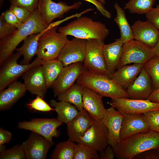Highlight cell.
<instances>
[{
  "instance_id": "35",
  "label": "cell",
  "mask_w": 159,
  "mask_h": 159,
  "mask_svg": "<svg viewBox=\"0 0 159 159\" xmlns=\"http://www.w3.org/2000/svg\"><path fill=\"white\" fill-rule=\"evenodd\" d=\"M26 157L21 145H16L12 148L0 151V159H24Z\"/></svg>"
},
{
  "instance_id": "12",
  "label": "cell",
  "mask_w": 159,
  "mask_h": 159,
  "mask_svg": "<svg viewBox=\"0 0 159 159\" xmlns=\"http://www.w3.org/2000/svg\"><path fill=\"white\" fill-rule=\"evenodd\" d=\"M108 134L107 127L101 120H95L84 136L80 138L79 143L100 152L109 145Z\"/></svg>"
},
{
  "instance_id": "15",
  "label": "cell",
  "mask_w": 159,
  "mask_h": 159,
  "mask_svg": "<svg viewBox=\"0 0 159 159\" xmlns=\"http://www.w3.org/2000/svg\"><path fill=\"white\" fill-rule=\"evenodd\" d=\"M87 41V40L74 37L66 43L58 58L64 67L76 62H84Z\"/></svg>"
},
{
  "instance_id": "20",
  "label": "cell",
  "mask_w": 159,
  "mask_h": 159,
  "mask_svg": "<svg viewBox=\"0 0 159 159\" xmlns=\"http://www.w3.org/2000/svg\"><path fill=\"white\" fill-rule=\"evenodd\" d=\"M124 115L120 132L121 140L136 134L150 130L143 114Z\"/></svg>"
},
{
  "instance_id": "24",
  "label": "cell",
  "mask_w": 159,
  "mask_h": 159,
  "mask_svg": "<svg viewBox=\"0 0 159 159\" xmlns=\"http://www.w3.org/2000/svg\"><path fill=\"white\" fill-rule=\"evenodd\" d=\"M27 88L24 84L16 80L11 82L6 89L0 91V110L11 108L25 94Z\"/></svg>"
},
{
  "instance_id": "5",
  "label": "cell",
  "mask_w": 159,
  "mask_h": 159,
  "mask_svg": "<svg viewBox=\"0 0 159 159\" xmlns=\"http://www.w3.org/2000/svg\"><path fill=\"white\" fill-rule=\"evenodd\" d=\"M57 26L55 24L49 25L39 39L36 55L43 60L58 58L64 45L69 40L67 36L56 32Z\"/></svg>"
},
{
  "instance_id": "8",
  "label": "cell",
  "mask_w": 159,
  "mask_h": 159,
  "mask_svg": "<svg viewBox=\"0 0 159 159\" xmlns=\"http://www.w3.org/2000/svg\"><path fill=\"white\" fill-rule=\"evenodd\" d=\"M154 56L152 48L132 40L123 44L122 54L117 69L132 63L144 64Z\"/></svg>"
},
{
  "instance_id": "31",
  "label": "cell",
  "mask_w": 159,
  "mask_h": 159,
  "mask_svg": "<svg viewBox=\"0 0 159 159\" xmlns=\"http://www.w3.org/2000/svg\"><path fill=\"white\" fill-rule=\"evenodd\" d=\"M75 143L69 140L60 142L55 146L50 155L52 159H73L77 146Z\"/></svg>"
},
{
  "instance_id": "44",
  "label": "cell",
  "mask_w": 159,
  "mask_h": 159,
  "mask_svg": "<svg viewBox=\"0 0 159 159\" xmlns=\"http://www.w3.org/2000/svg\"><path fill=\"white\" fill-rule=\"evenodd\" d=\"M83 0L89 2L94 5L100 14L105 17L108 19L111 18V14L106 9L103 4L97 0Z\"/></svg>"
},
{
  "instance_id": "14",
  "label": "cell",
  "mask_w": 159,
  "mask_h": 159,
  "mask_svg": "<svg viewBox=\"0 0 159 159\" xmlns=\"http://www.w3.org/2000/svg\"><path fill=\"white\" fill-rule=\"evenodd\" d=\"M41 135L32 132L21 145L27 159H45L51 147L54 144Z\"/></svg>"
},
{
  "instance_id": "17",
  "label": "cell",
  "mask_w": 159,
  "mask_h": 159,
  "mask_svg": "<svg viewBox=\"0 0 159 159\" xmlns=\"http://www.w3.org/2000/svg\"><path fill=\"white\" fill-rule=\"evenodd\" d=\"M24 84L27 90L31 94L44 98L47 87L42 65L34 66L26 71L22 75Z\"/></svg>"
},
{
  "instance_id": "16",
  "label": "cell",
  "mask_w": 159,
  "mask_h": 159,
  "mask_svg": "<svg viewBox=\"0 0 159 159\" xmlns=\"http://www.w3.org/2000/svg\"><path fill=\"white\" fill-rule=\"evenodd\" d=\"M124 115L111 106L106 109L101 120L108 129V144L114 149L121 141L120 132Z\"/></svg>"
},
{
  "instance_id": "4",
  "label": "cell",
  "mask_w": 159,
  "mask_h": 159,
  "mask_svg": "<svg viewBox=\"0 0 159 159\" xmlns=\"http://www.w3.org/2000/svg\"><path fill=\"white\" fill-rule=\"evenodd\" d=\"M76 81L102 97H109L111 99L129 98L126 90L106 75L93 73L86 70Z\"/></svg>"
},
{
  "instance_id": "10",
  "label": "cell",
  "mask_w": 159,
  "mask_h": 159,
  "mask_svg": "<svg viewBox=\"0 0 159 159\" xmlns=\"http://www.w3.org/2000/svg\"><path fill=\"white\" fill-rule=\"evenodd\" d=\"M108 103L124 115L143 114L159 110V103L153 102L147 99L118 98L112 99Z\"/></svg>"
},
{
  "instance_id": "9",
  "label": "cell",
  "mask_w": 159,
  "mask_h": 159,
  "mask_svg": "<svg viewBox=\"0 0 159 159\" xmlns=\"http://www.w3.org/2000/svg\"><path fill=\"white\" fill-rule=\"evenodd\" d=\"M62 123L57 118H36L29 121L20 122L17 127L38 134L54 143L53 138L59 136L60 132L57 129Z\"/></svg>"
},
{
  "instance_id": "25",
  "label": "cell",
  "mask_w": 159,
  "mask_h": 159,
  "mask_svg": "<svg viewBox=\"0 0 159 159\" xmlns=\"http://www.w3.org/2000/svg\"><path fill=\"white\" fill-rule=\"evenodd\" d=\"M144 65L141 64H127L117 69L108 77L124 89H127L139 75Z\"/></svg>"
},
{
  "instance_id": "11",
  "label": "cell",
  "mask_w": 159,
  "mask_h": 159,
  "mask_svg": "<svg viewBox=\"0 0 159 159\" xmlns=\"http://www.w3.org/2000/svg\"><path fill=\"white\" fill-rule=\"evenodd\" d=\"M82 4L80 2L69 6L62 1L56 3L52 0H40L38 9L43 21L49 26L54 19L63 17L65 14L78 9Z\"/></svg>"
},
{
  "instance_id": "36",
  "label": "cell",
  "mask_w": 159,
  "mask_h": 159,
  "mask_svg": "<svg viewBox=\"0 0 159 159\" xmlns=\"http://www.w3.org/2000/svg\"><path fill=\"white\" fill-rule=\"evenodd\" d=\"M26 106L30 110L42 112H49L55 111L39 95L26 104Z\"/></svg>"
},
{
  "instance_id": "42",
  "label": "cell",
  "mask_w": 159,
  "mask_h": 159,
  "mask_svg": "<svg viewBox=\"0 0 159 159\" xmlns=\"http://www.w3.org/2000/svg\"><path fill=\"white\" fill-rule=\"evenodd\" d=\"M147 20L152 23L159 30V3L145 14Z\"/></svg>"
},
{
  "instance_id": "27",
  "label": "cell",
  "mask_w": 159,
  "mask_h": 159,
  "mask_svg": "<svg viewBox=\"0 0 159 159\" xmlns=\"http://www.w3.org/2000/svg\"><path fill=\"white\" fill-rule=\"evenodd\" d=\"M114 7L116 12L114 21L120 29V39L123 44L134 39L132 29L126 18L125 11L117 2L115 3Z\"/></svg>"
},
{
  "instance_id": "46",
  "label": "cell",
  "mask_w": 159,
  "mask_h": 159,
  "mask_svg": "<svg viewBox=\"0 0 159 159\" xmlns=\"http://www.w3.org/2000/svg\"><path fill=\"white\" fill-rule=\"evenodd\" d=\"M12 137L11 132L1 127L0 128V145L9 143Z\"/></svg>"
},
{
  "instance_id": "45",
  "label": "cell",
  "mask_w": 159,
  "mask_h": 159,
  "mask_svg": "<svg viewBox=\"0 0 159 159\" xmlns=\"http://www.w3.org/2000/svg\"><path fill=\"white\" fill-rule=\"evenodd\" d=\"M99 152V159H113L115 157L114 149L109 145L103 150Z\"/></svg>"
},
{
  "instance_id": "30",
  "label": "cell",
  "mask_w": 159,
  "mask_h": 159,
  "mask_svg": "<svg viewBox=\"0 0 159 159\" xmlns=\"http://www.w3.org/2000/svg\"><path fill=\"white\" fill-rule=\"evenodd\" d=\"M42 66L47 87H52L64 66L62 62L57 58L45 61Z\"/></svg>"
},
{
  "instance_id": "41",
  "label": "cell",
  "mask_w": 159,
  "mask_h": 159,
  "mask_svg": "<svg viewBox=\"0 0 159 159\" xmlns=\"http://www.w3.org/2000/svg\"><path fill=\"white\" fill-rule=\"evenodd\" d=\"M1 15L6 22L17 28L20 27L23 23L9 9L3 12Z\"/></svg>"
},
{
  "instance_id": "3",
  "label": "cell",
  "mask_w": 159,
  "mask_h": 159,
  "mask_svg": "<svg viewBox=\"0 0 159 159\" xmlns=\"http://www.w3.org/2000/svg\"><path fill=\"white\" fill-rule=\"evenodd\" d=\"M58 31L67 36L71 35L87 40L96 39L104 40L109 33V30L104 24L85 16L78 18L60 27Z\"/></svg>"
},
{
  "instance_id": "38",
  "label": "cell",
  "mask_w": 159,
  "mask_h": 159,
  "mask_svg": "<svg viewBox=\"0 0 159 159\" xmlns=\"http://www.w3.org/2000/svg\"><path fill=\"white\" fill-rule=\"evenodd\" d=\"M9 9L22 23L26 21L30 17L32 13L24 8L11 4Z\"/></svg>"
},
{
  "instance_id": "22",
  "label": "cell",
  "mask_w": 159,
  "mask_h": 159,
  "mask_svg": "<svg viewBox=\"0 0 159 159\" xmlns=\"http://www.w3.org/2000/svg\"><path fill=\"white\" fill-rule=\"evenodd\" d=\"M102 97L93 90L84 87L82 96L83 109L95 120H101L106 111Z\"/></svg>"
},
{
  "instance_id": "37",
  "label": "cell",
  "mask_w": 159,
  "mask_h": 159,
  "mask_svg": "<svg viewBox=\"0 0 159 159\" xmlns=\"http://www.w3.org/2000/svg\"><path fill=\"white\" fill-rule=\"evenodd\" d=\"M150 130L159 133V110L143 114Z\"/></svg>"
},
{
  "instance_id": "34",
  "label": "cell",
  "mask_w": 159,
  "mask_h": 159,
  "mask_svg": "<svg viewBox=\"0 0 159 159\" xmlns=\"http://www.w3.org/2000/svg\"><path fill=\"white\" fill-rule=\"evenodd\" d=\"M97 152L87 145L78 143L77 145L73 159H99Z\"/></svg>"
},
{
  "instance_id": "1",
  "label": "cell",
  "mask_w": 159,
  "mask_h": 159,
  "mask_svg": "<svg viewBox=\"0 0 159 159\" xmlns=\"http://www.w3.org/2000/svg\"><path fill=\"white\" fill-rule=\"evenodd\" d=\"M48 26L43 21L37 8L14 33L0 40V65L13 54L17 46L27 37L44 32Z\"/></svg>"
},
{
  "instance_id": "49",
  "label": "cell",
  "mask_w": 159,
  "mask_h": 159,
  "mask_svg": "<svg viewBox=\"0 0 159 159\" xmlns=\"http://www.w3.org/2000/svg\"><path fill=\"white\" fill-rule=\"evenodd\" d=\"M97 0L103 5H104L105 4V0Z\"/></svg>"
},
{
  "instance_id": "51",
  "label": "cell",
  "mask_w": 159,
  "mask_h": 159,
  "mask_svg": "<svg viewBox=\"0 0 159 159\" xmlns=\"http://www.w3.org/2000/svg\"><path fill=\"white\" fill-rule=\"evenodd\" d=\"M158 150H159V148H158Z\"/></svg>"
},
{
  "instance_id": "6",
  "label": "cell",
  "mask_w": 159,
  "mask_h": 159,
  "mask_svg": "<svg viewBox=\"0 0 159 159\" xmlns=\"http://www.w3.org/2000/svg\"><path fill=\"white\" fill-rule=\"evenodd\" d=\"M22 55L19 52L13 54L1 65L0 70V91L4 90L10 83L16 80L26 71L37 65H42L45 61L37 57L32 63L19 64L17 60Z\"/></svg>"
},
{
  "instance_id": "28",
  "label": "cell",
  "mask_w": 159,
  "mask_h": 159,
  "mask_svg": "<svg viewBox=\"0 0 159 159\" xmlns=\"http://www.w3.org/2000/svg\"><path fill=\"white\" fill-rule=\"evenodd\" d=\"M84 86L77 82L66 90L59 94L57 99L71 104L79 111L83 109L82 103L83 90Z\"/></svg>"
},
{
  "instance_id": "7",
  "label": "cell",
  "mask_w": 159,
  "mask_h": 159,
  "mask_svg": "<svg viewBox=\"0 0 159 159\" xmlns=\"http://www.w3.org/2000/svg\"><path fill=\"white\" fill-rule=\"evenodd\" d=\"M104 44L103 40H87L85 57L83 63L86 71L93 73L107 75L103 51Z\"/></svg>"
},
{
  "instance_id": "48",
  "label": "cell",
  "mask_w": 159,
  "mask_h": 159,
  "mask_svg": "<svg viewBox=\"0 0 159 159\" xmlns=\"http://www.w3.org/2000/svg\"><path fill=\"white\" fill-rule=\"evenodd\" d=\"M152 49L154 56L159 57V35L157 43Z\"/></svg>"
},
{
  "instance_id": "33",
  "label": "cell",
  "mask_w": 159,
  "mask_h": 159,
  "mask_svg": "<svg viewBox=\"0 0 159 159\" xmlns=\"http://www.w3.org/2000/svg\"><path fill=\"white\" fill-rule=\"evenodd\" d=\"M152 80L153 90L159 87V57L154 56L144 65Z\"/></svg>"
},
{
  "instance_id": "39",
  "label": "cell",
  "mask_w": 159,
  "mask_h": 159,
  "mask_svg": "<svg viewBox=\"0 0 159 159\" xmlns=\"http://www.w3.org/2000/svg\"><path fill=\"white\" fill-rule=\"evenodd\" d=\"M11 4L24 8L32 13L39 6L40 0H9Z\"/></svg>"
},
{
  "instance_id": "50",
  "label": "cell",
  "mask_w": 159,
  "mask_h": 159,
  "mask_svg": "<svg viewBox=\"0 0 159 159\" xmlns=\"http://www.w3.org/2000/svg\"><path fill=\"white\" fill-rule=\"evenodd\" d=\"M0 6H2V5L3 4V2L4 1V0H0Z\"/></svg>"
},
{
  "instance_id": "19",
  "label": "cell",
  "mask_w": 159,
  "mask_h": 159,
  "mask_svg": "<svg viewBox=\"0 0 159 159\" xmlns=\"http://www.w3.org/2000/svg\"><path fill=\"white\" fill-rule=\"evenodd\" d=\"M95 120L84 109L79 111L77 115L67 124L69 140L79 143L80 138L85 135Z\"/></svg>"
},
{
  "instance_id": "26",
  "label": "cell",
  "mask_w": 159,
  "mask_h": 159,
  "mask_svg": "<svg viewBox=\"0 0 159 159\" xmlns=\"http://www.w3.org/2000/svg\"><path fill=\"white\" fill-rule=\"evenodd\" d=\"M46 31L28 36L23 40L21 46L16 49L15 50L21 53L23 56L21 64L30 63L31 59L36 54L39 39Z\"/></svg>"
},
{
  "instance_id": "29",
  "label": "cell",
  "mask_w": 159,
  "mask_h": 159,
  "mask_svg": "<svg viewBox=\"0 0 159 159\" xmlns=\"http://www.w3.org/2000/svg\"><path fill=\"white\" fill-rule=\"evenodd\" d=\"M50 103L57 113V119L66 124L71 121L79 112L75 106L66 102L62 101L57 102L52 100Z\"/></svg>"
},
{
  "instance_id": "18",
  "label": "cell",
  "mask_w": 159,
  "mask_h": 159,
  "mask_svg": "<svg viewBox=\"0 0 159 159\" xmlns=\"http://www.w3.org/2000/svg\"><path fill=\"white\" fill-rule=\"evenodd\" d=\"M134 39L153 49L158 38L159 30L148 20L136 21L131 26Z\"/></svg>"
},
{
  "instance_id": "32",
  "label": "cell",
  "mask_w": 159,
  "mask_h": 159,
  "mask_svg": "<svg viewBox=\"0 0 159 159\" xmlns=\"http://www.w3.org/2000/svg\"><path fill=\"white\" fill-rule=\"evenodd\" d=\"M156 0H130L124 5V9L131 14H145L152 8Z\"/></svg>"
},
{
  "instance_id": "40",
  "label": "cell",
  "mask_w": 159,
  "mask_h": 159,
  "mask_svg": "<svg viewBox=\"0 0 159 159\" xmlns=\"http://www.w3.org/2000/svg\"><path fill=\"white\" fill-rule=\"evenodd\" d=\"M17 28L6 22L0 16V39L11 35Z\"/></svg>"
},
{
  "instance_id": "23",
  "label": "cell",
  "mask_w": 159,
  "mask_h": 159,
  "mask_svg": "<svg viewBox=\"0 0 159 159\" xmlns=\"http://www.w3.org/2000/svg\"><path fill=\"white\" fill-rule=\"evenodd\" d=\"M123 44L119 38L112 43L104 44L103 46V53L108 76L117 69L122 54Z\"/></svg>"
},
{
  "instance_id": "47",
  "label": "cell",
  "mask_w": 159,
  "mask_h": 159,
  "mask_svg": "<svg viewBox=\"0 0 159 159\" xmlns=\"http://www.w3.org/2000/svg\"><path fill=\"white\" fill-rule=\"evenodd\" d=\"M147 99L153 102L159 103V87L153 90Z\"/></svg>"
},
{
  "instance_id": "13",
  "label": "cell",
  "mask_w": 159,
  "mask_h": 159,
  "mask_svg": "<svg viewBox=\"0 0 159 159\" xmlns=\"http://www.w3.org/2000/svg\"><path fill=\"white\" fill-rule=\"evenodd\" d=\"M85 71L82 62H76L64 67L52 85L54 96L57 97L72 86Z\"/></svg>"
},
{
  "instance_id": "43",
  "label": "cell",
  "mask_w": 159,
  "mask_h": 159,
  "mask_svg": "<svg viewBox=\"0 0 159 159\" xmlns=\"http://www.w3.org/2000/svg\"><path fill=\"white\" fill-rule=\"evenodd\" d=\"M138 159H159V150L157 149H150L137 155Z\"/></svg>"
},
{
  "instance_id": "2",
  "label": "cell",
  "mask_w": 159,
  "mask_h": 159,
  "mask_svg": "<svg viewBox=\"0 0 159 159\" xmlns=\"http://www.w3.org/2000/svg\"><path fill=\"white\" fill-rule=\"evenodd\" d=\"M159 148V133L150 130L121 140L114 150L118 159H132L145 151Z\"/></svg>"
},
{
  "instance_id": "21",
  "label": "cell",
  "mask_w": 159,
  "mask_h": 159,
  "mask_svg": "<svg viewBox=\"0 0 159 159\" xmlns=\"http://www.w3.org/2000/svg\"><path fill=\"white\" fill-rule=\"evenodd\" d=\"M153 90L151 79L144 66L137 77L126 90L129 98L147 99Z\"/></svg>"
}]
</instances>
